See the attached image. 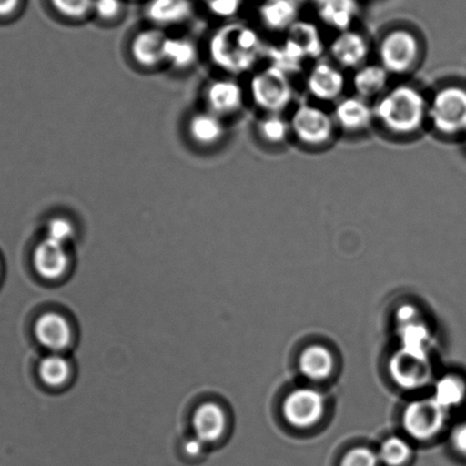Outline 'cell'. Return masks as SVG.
I'll return each mask as SVG.
<instances>
[{"label":"cell","instance_id":"6da1fadb","mask_svg":"<svg viewBox=\"0 0 466 466\" xmlns=\"http://www.w3.org/2000/svg\"><path fill=\"white\" fill-rule=\"evenodd\" d=\"M374 117L390 133L413 135L423 126L427 102L418 89L410 86H397L379 99L373 108Z\"/></svg>","mask_w":466,"mask_h":466},{"label":"cell","instance_id":"7a4b0ae2","mask_svg":"<svg viewBox=\"0 0 466 466\" xmlns=\"http://www.w3.org/2000/svg\"><path fill=\"white\" fill-rule=\"evenodd\" d=\"M262 51L259 35L246 26L220 30L211 40L210 52L217 66L232 74H243L256 65Z\"/></svg>","mask_w":466,"mask_h":466},{"label":"cell","instance_id":"3957f363","mask_svg":"<svg viewBox=\"0 0 466 466\" xmlns=\"http://www.w3.org/2000/svg\"><path fill=\"white\" fill-rule=\"evenodd\" d=\"M323 53V43L313 25H297L289 30L282 47L271 48L273 65L287 74L300 70L306 58H316Z\"/></svg>","mask_w":466,"mask_h":466},{"label":"cell","instance_id":"277c9868","mask_svg":"<svg viewBox=\"0 0 466 466\" xmlns=\"http://www.w3.org/2000/svg\"><path fill=\"white\" fill-rule=\"evenodd\" d=\"M250 89L253 102L269 115L284 111L293 97L289 75L274 65L253 76Z\"/></svg>","mask_w":466,"mask_h":466},{"label":"cell","instance_id":"5b68a950","mask_svg":"<svg viewBox=\"0 0 466 466\" xmlns=\"http://www.w3.org/2000/svg\"><path fill=\"white\" fill-rule=\"evenodd\" d=\"M429 116L441 135L466 133V89L448 86L438 90L430 104Z\"/></svg>","mask_w":466,"mask_h":466},{"label":"cell","instance_id":"8992f818","mask_svg":"<svg viewBox=\"0 0 466 466\" xmlns=\"http://www.w3.org/2000/svg\"><path fill=\"white\" fill-rule=\"evenodd\" d=\"M379 56L388 74L405 75L419 61V39L409 30H393L380 44Z\"/></svg>","mask_w":466,"mask_h":466},{"label":"cell","instance_id":"52a82bcc","mask_svg":"<svg viewBox=\"0 0 466 466\" xmlns=\"http://www.w3.org/2000/svg\"><path fill=\"white\" fill-rule=\"evenodd\" d=\"M294 136L308 147H322L331 140L334 120L322 108L303 104L294 111L291 124Z\"/></svg>","mask_w":466,"mask_h":466},{"label":"cell","instance_id":"ba28073f","mask_svg":"<svg viewBox=\"0 0 466 466\" xmlns=\"http://www.w3.org/2000/svg\"><path fill=\"white\" fill-rule=\"evenodd\" d=\"M446 411L434 400L411 402L404 413L406 431L420 441L432 438L445 424Z\"/></svg>","mask_w":466,"mask_h":466},{"label":"cell","instance_id":"9c48e42d","mask_svg":"<svg viewBox=\"0 0 466 466\" xmlns=\"http://www.w3.org/2000/svg\"><path fill=\"white\" fill-rule=\"evenodd\" d=\"M393 380L405 389L423 387L431 377L427 352H415L400 350L390 361Z\"/></svg>","mask_w":466,"mask_h":466},{"label":"cell","instance_id":"30bf717a","mask_svg":"<svg viewBox=\"0 0 466 466\" xmlns=\"http://www.w3.org/2000/svg\"><path fill=\"white\" fill-rule=\"evenodd\" d=\"M324 398L313 389L302 388L289 393L284 402V415L298 428H308L322 418Z\"/></svg>","mask_w":466,"mask_h":466},{"label":"cell","instance_id":"8fae6325","mask_svg":"<svg viewBox=\"0 0 466 466\" xmlns=\"http://www.w3.org/2000/svg\"><path fill=\"white\" fill-rule=\"evenodd\" d=\"M346 79L341 71L327 62H320L311 70L307 79L308 92L319 101L331 102L341 96Z\"/></svg>","mask_w":466,"mask_h":466},{"label":"cell","instance_id":"7c38bea8","mask_svg":"<svg viewBox=\"0 0 466 466\" xmlns=\"http://www.w3.org/2000/svg\"><path fill=\"white\" fill-rule=\"evenodd\" d=\"M35 333L40 345L56 352L66 350L74 338L70 323L57 313L40 316L35 323Z\"/></svg>","mask_w":466,"mask_h":466},{"label":"cell","instance_id":"4fadbf2b","mask_svg":"<svg viewBox=\"0 0 466 466\" xmlns=\"http://www.w3.org/2000/svg\"><path fill=\"white\" fill-rule=\"evenodd\" d=\"M69 256L63 244L45 238L35 248L34 256L35 268L39 276L47 280H56L66 274L69 267Z\"/></svg>","mask_w":466,"mask_h":466},{"label":"cell","instance_id":"5bb4252c","mask_svg":"<svg viewBox=\"0 0 466 466\" xmlns=\"http://www.w3.org/2000/svg\"><path fill=\"white\" fill-rule=\"evenodd\" d=\"M373 119V108L359 96L341 99L334 111V120L348 133H360L368 129Z\"/></svg>","mask_w":466,"mask_h":466},{"label":"cell","instance_id":"9a60e30c","mask_svg":"<svg viewBox=\"0 0 466 466\" xmlns=\"http://www.w3.org/2000/svg\"><path fill=\"white\" fill-rule=\"evenodd\" d=\"M192 425L194 436L208 445L223 437L228 428V418L219 405L215 402H206L194 413Z\"/></svg>","mask_w":466,"mask_h":466},{"label":"cell","instance_id":"2e32d148","mask_svg":"<svg viewBox=\"0 0 466 466\" xmlns=\"http://www.w3.org/2000/svg\"><path fill=\"white\" fill-rule=\"evenodd\" d=\"M329 53L339 66L346 69H354L368 57L369 45L363 35L352 31H343L333 40L329 46Z\"/></svg>","mask_w":466,"mask_h":466},{"label":"cell","instance_id":"e0dca14e","mask_svg":"<svg viewBox=\"0 0 466 466\" xmlns=\"http://www.w3.org/2000/svg\"><path fill=\"white\" fill-rule=\"evenodd\" d=\"M208 104L216 115H230L243 106V90L233 80H218L207 92Z\"/></svg>","mask_w":466,"mask_h":466},{"label":"cell","instance_id":"ac0fdd59","mask_svg":"<svg viewBox=\"0 0 466 466\" xmlns=\"http://www.w3.org/2000/svg\"><path fill=\"white\" fill-rule=\"evenodd\" d=\"M166 35L159 30H147L137 35L131 45V53L140 66L152 67L165 61Z\"/></svg>","mask_w":466,"mask_h":466},{"label":"cell","instance_id":"d6986e66","mask_svg":"<svg viewBox=\"0 0 466 466\" xmlns=\"http://www.w3.org/2000/svg\"><path fill=\"white\" fill-rule=\"evenodd\" d=\"M189 134L198 144H216L223 138L224 124L220 120V116L214 112L198 113L189 122Z\"/></svg>","mask_w":466,"mask_h":466},{"label":"cell","instance_id":"ffe728a7","mask_svg":"<svg viewBox=\"0 0 466 466\" xmlns=\"http://www.w3.org/2000/svg\"><path fill=\"white\" fill-rule=\"evenodd\" d=\"M388 75L382 66L361 67L352 78V85L359 97L369 99L382 93L388 83Z\"/></svg>","mask_w":466,"mask_h":466},{"label":"cell","instance_id":"44dd1931","mask_svg":"<svg viewBox=\"0 0 466 466\" xmlns=\"http://www.w3.org/2000/svg\"><path fill=\"white\" fill-rule=\"evenodd\" d=\"M333 357L327 348L311 346L302 352L300 369L307 378L323 380L331 374Z\"/></svg>","mask_w":466,"mask_h":466},{"label":"cell","instance_id":"7402d4cb","mask_svg":"<svg viewBox=\"0 0 466 466\" xmlns=\"http://www.w3.org/2000/svg\"><path fill=\"white\" fill-rule=\"evenodd\" d=\"M191 6L187 0H153L148 16L159 25H174L187 19Z\"/></svg>","mask_w":466,"mask_h":466},{"label":"cell","instance_id":"603a6c76","mask_svg":"<svg viewBox=\"0 0 466 466\" xmlns=\"http://www.w3.org/2000/svg\"><path fill=\"white\" fill-rule=\"evenodd\" d=\"M38 370L40 379L49 387H61L71 377L70 361L58 354L45 357Z\"/></svg>","mask_w":466,"mask_h":466},{"label":"cell","instance_id":"cb8c5ba5","mask_svg":"<svg viewBox=\"0 0 466 466\" xmlns=\"http://www.w3.org/2000/svg\"><path fill=\"white\" fill-rule=\"evenodd\" d=\"M433 400L445 409L460 405L465 397V384L456 377H445L436 384Z\"/></svg>","mask_w":466,"mask_h":466},{"label":"cell","instance_id":"d4e9b609","mask_svg":"<svg viewBox=\"0 0 466 466\" xmlns=\"http://www.w3.org/2000/svg\"><path fill=\"white\" fill-rule=\"evenodd\" d=\"M165 61L183 69L192 66L198 57L196 46L187 40L167 38L164 47Z\"/></svg>","mask_w":466,"mask_h":466},{"label":"cell","instance_id":"484cf974","mask_svg":"<svg viewBox=\"0 0 466 466\" xmlns=\"http://www.w3.org/2000/svg\"><path fill=\"white\" fill-rule=\"evenodd\" d=\"M289 129L291 127L279 115H269L258 125L261 138L274 145L283 143L288 138Z\"/></svg>","mask_w":466,"mask_h":466},{"label":"cell","instance_id":"4316f807","mask_svg":"<svg viewBox=\"0 0 466 466\" xmlns=\"http://www.w3.org/2000/svg\"><path fill=\"white\" fill-rule=\"evenodd\" d=\"M379 456L389 466H400L410 459V447L404 439L392 437L384 441Z\"/></svg>","mask_w":466,"mask_h":466},{"label":"cell","instance_id":"83f0119b","mask_svg":"<svg viewBox=\"0 0 466 466\" xmlns=\"http://www.w3.org/2000/svg\"><path fill=\"white\" fill-rule=\"evenodd\" d=\"M428 329L424 325L416 322L402 325V350L425 352V342L428 341Z\"/></svg>","mask_w":466,"mask_h":466},{"label":"cell","instance_id":"f1b7e54d","mask_svg":"<svg viewBox=\"0 0 466 466\" xmlns=\"http://www.w3.org/2000/svg\"><path fill=\"white\" fill-rule=\"evenodd\" d=\"M294 17V8L288 3H278L266 8L264 20L268 28L280 30L287 28Z\"/></svg>","mask_w":466,"mask_h":466},{"label":"cell","instance_id":"f546056e","mask_svg":"<svg viewBox=\"0 0 466 466\" xmlns=\"http://www.w3.org/2000/svg\"><path fill=\"white\" fill-rule=\"evenodd\" d=\"M52 4L62 15L80 19L93 10L94 0H52Z\"/></svg>","mask_w":466,"mask_h":466},{"label":"cell","instance_id":"4dcf8cb0","mask_svg":"<svg viewBox=\"0 0 466 466\" xmlns=\"http://www.w3.org/2000/svg\"><path fill=\"white\" fill-rule=\"evenodd\" d=\"M75 229L74 226L69 220L63 218H56L49 221L47 226V238L52 239L66 246L74 238Z\"/></svg>","mask_w":466,"mask_h":466},{"label":"cell","instance_id":"1f68e13d","mask_svg":"<svg viewBox=\"0 0 466 466\" xmlns=\"http://www.w3.org/2000/svg\"><path fill=\"white\" fill-rule=\"evenodd\" d=\"M378 456L369 448H355L343 457L340 466H377Z\"/></svg>","mask_w":466,"mask_h":466},{"label":"cell","instance_id":"d6a6232c","mask_svg":"<svg viewBox=\"0 0 466 466\" xmlns=\"http://www.w3.org/2000/svg\"><path fill=\"white\" fill-rule=\"evenodd\" d=\"M121 0H94L93 10L104 20L115 19L120 15Z\"/></svg>","mask_w":466,"mask_h":466},{"label":"cell","instance_id":"836d02e7","mask_svg":"<svg viewBox=\"0 0 466 466\" xmlns=\"http://www.w3.org/2000/svg\"><path fill=\"white\" fill-rule=\"evenodd\" d=\"M207 443L200 441L196 436L189 437L184 442V451L188 456L197 457L203 454L206 450Z\"/></svg>","mask_w":466,"mask_h":466},{"label":"cell","instance_id":"e575fe53","mask_svg":"<svg viewBox=\"0 0 466 466\" xmlns=\"http://www.w3.org/2000/svg\"><path fill=\"white\" fill-rule=\"evenodd\" d=\"M397 318H398V320H400V322H401L402 325L415 322V319H416L415 308H413L411 306L401 307L400 309L398 310Z\"/></svg>","mask_w":466,"mask_h":466},{"label":"cell","instance_id":"d590c367","mask_svg":"<svg viewBox=\"0 0 466 466\" xmlns=\"http://www.w3.org/2000/svg\"><path fill=\"white\" fill-rule=\"evenodd\" d=\"M454 443L457 451L466 455V424L457 428L454 434Z\"/></svg>","mask_w":466,"mask_h":466},{"label":"cell","instance_id":"8d00e7d4","mask_svg":"<svg viewBox=\"0 0 466 466\" xmlns=\"http://www.w3.org/2000/svg\"><path fill=\"white\" fill-rule=\"evenodd\" d=\"M20 0H0V16H8L15 13Z\"/></svg>","mask_w":466,"mask_h":466}]
</instances>
